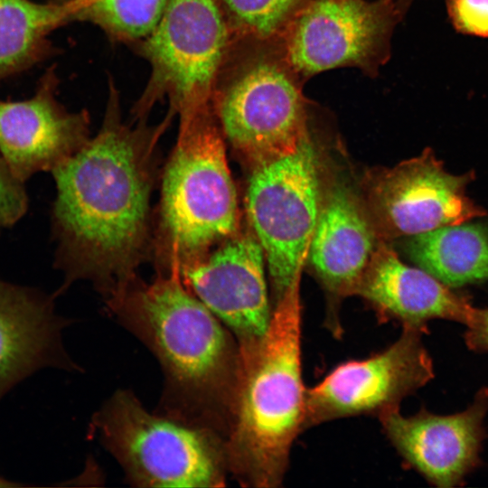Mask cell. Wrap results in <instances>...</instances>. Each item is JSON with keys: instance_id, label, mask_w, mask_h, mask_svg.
Masks as SVG:
<instances>
[{"instance_id": "obj_1", "label": "cell", "mask_w": 488, "mask_h": 488, "mask_svg": "<svg viewBox=\"0 0 488 488\" xmlns=\"http://www.w3.org/2000/svg\"><path fill=\"white\" fill-rule=\"evenodd\" d=\"M120 93L112 78L101 127L93 137L52 171L56 197L52 233L56 266L65 289L82 278L106 296L136 276L152 248L151 195L157 177V143L171 123L123 120Z\"/></svg>"}, {"instance_id": "obj_2", "label": "cell", "mask_w": 488, "mask_h": 488, "mask_svg": "<svg viewBox=\"0 0 488 488\" xmlns=\"http://www.w3.org/2000/svg\"><path fill=\"white\" fill-rule=\"evenodd\" d=\"M107 304L160 361L168 417L210 429L218 405L230 410L238 353L217 316L179 273L158 272L150 283L136 277Z\"/></svg>"}, {"instance_id": "obj_3", "label": "cell", "mask_w": 488, "mask_h": 488, "mask_svg": "<svg viewBox=\"0 0 488 488\" xmlns=\"http://www.w3.org/2000/svg\"><path fill=\"white\" fill-rule=\"evenodd\" d=\"M299 283L279 300L265 333L239 342L225 458L239 478L277 486L303 427Z\"/></svg>"}, {"instance_id": "obj_4", "label": "cell", "mask_w": 488, "mask_h": 488, "mask_svg": "<svg viewBox=\"0 0 488 488\" xmlns=\"http://www.w3.org/2000/svg\"><path fill=\"white\" fill-rule=\"evenodd\" d=\"M162 175L152 248L158 272L180 275L236 235L237 194L213 106L179 117Z\"/></svg>"}, {"instance_id": "obj_5", "label": "cell", "mask_w": 488, "mask_h": 488, "mask_svg": "<svg viewBox=\"0 0 488 488\" xmlns=\"http://www.w3.org/2000/svg\"><path fill=\"white\" fill-rule=\"evenodd\" d=\"M303 82L283 37L231 36L211 101L224 137L254 166L294 153L307 135Z\"/></svg>"}, {"instance_id": "obj_6", "label": "cell", "mask_w": 488, "mask_h": 488, "mask_svg": "<svg viewBox=\"0 0 488 488\" xmlns=\"http://www.w3.org/2000/svg\"><path fill=\"white\" fill-rule=\"evenodd\" d=\"M94 424L135 485H223L225 453L210 429L150 414L127 390L116 392Z\"/></svg>"}, {"instance_id": "obj_7", "label": "cell", "mask_w": 488, "mask_h": 488, "mask_svg": "<svg viewBox=\"0 0 488 488\" xmlns=\"http://www.w3.org/2000/svg\"><path fill=\"white\" fill-rule=\"evenodd\" d=\"M231 40L218 0H169L155 31L134 46L151 72L134 120L159 101L179 117L212 105L213 84Z\"/></svg>"}, {"instance_id": "obj_8", "label": "cell", "mask_w": 488, "mask_h": 488, "mask_svg": "<svg viewBox=\"0 0 488 488\" xmlns=\"http://www.w3.org/2000/svg\"><path fill=\"white\" fill-rule=\"evenodd\" d=\"M245 202L277 301L300 281L321 209L317 161L308 133L294 153L254 166Z\"/></svg>"}, {"instance_id": "obj_9", "label": "cell", "mask_w": 488, "mask_h": 488, "mask_svg": "<svg viewBox=\"0 0 488 488\" xmlns=\"http://www.w3.org/2000/svg\"><path fill=\"white\" fill-rule=\"evenodd\" d=\"M402 18L394 0H311L283 38L304 81L341 67L376 77L390 57L394 29Z\"/></svg>"}, {"instance_id": "obj_10", "label": "cell", "mask_w": 488, "mask_h": 488, "mask_svg": "<svg viewBox=\"0 0 488 488\" xmlns=\"http://www.w3.org/2000/svg\"><path fill=\"white\" fill-rule=\"evenodd\" d=\"M474 178V171L449 173L431 147L380 170L370 189L376 230L386 239L408 238L486 216L467 195Z\"/></svg>"}, {"instance_id": "obj_11", "label": "cell", "mask_w": 488, "mask_h": 488, "mask_svg": "<svg viewBox=\"0 0 488 488\" xmlns=\"http://www.w3.org/2000/svg\"><path fill=\"white\" fill-rule=\"evenodd\" d=\"M399 338L363 361L337 366L305 391L303 427L333 418L399 408L408 394L434 377L423 329L403 326Z\"/></svg>"}, {"instance_id": "obj_12", "label": "cell", "mask_w": 488, "mask_h": 488, "mask_svg": "<svg viewBox=\"0 0 488 488\" xmlns=\"http://www.w3.org/2000/svg\"><path fill=\"white\" fill-rule=\"evenodd\" d=\"M488 389L479 390L465 410L436 415L426 410L404 417L399 408L380 413L386 433L403 458L440 488L460 485L480 464L485 436Z\"/></svg>"}, {"instance_id": "obj_13", "label": "cell", "mask_w": 488, "mask_h": 488, "mask_svg": "<svg viewBox=\"0 0 488 488\" xmlns=\"http://www.w3.org/2000/svg\"><path fill=\"white\" fill-rule=\"evenodd\" d=\"M58 85L52 66L30 99L0 100V155L23 182L52 172L90 138L88 111L67 110L57 99Z\"/></svg>"}, {"instance_id": "obj_14", "label": "cell", "mask_w": 488, "mask_h": 488, "mask_svg": "<svg viewBox=\"0 0 488 488\" xmlns=\"http://www.w3.org/2000/svg\"><path fill=\"white\" fill-rule=\"evenodd\" d=\"M264 259L255 235H234L181 274L190 291L239 342L261 337L270 322Z\"/></svg>"}, {"instance_id": "obj_15", "label": "cell", "mask_w": 488, "mask_h": 488, "mask_svg": "<svg viewBox=\"0 0 488 488\" xmlns=\"http://www.w3.org/2000/svg\"><path fill=\"white\" fill-rule=\"evenodd\" d=\"M354 293L403 326L423 330L434 319L465 325L474 310L465 296L425 270L406 265L384 242L377 244Z\"/></svg>"}, {"instance_id": "obj_16", "label": "cell", "mask_w": 488, "mask_h": 488, "mask_svg": "<svg viewBox=\"0 0 488 488\" xmlns=\"http://www.w3.org/2000/svg\"><path fill=\"white\" fill-rule=\"evenodd\" d=\"M62 326L52 298L0 279V400L39 369L65 364Z\"/></svg>"}, {"instance_id": "obj_17", "label": "cell", "mask_w": 488, "mask_h": 488, "mask_svg": "<svg viewBox=\"0 0 488 488\" xmlns=\"http://www.w3.org/2000/svg\"><path fill=\"white\" fill-rule=\"evenodd\" d=\"M376 233L348 188L330 190L321 203L308 256L331 294L343 296L354 293L377 247Z\"/></svg>"}, {"instance_id": "obj_18", "label": "cell", "mask_w": 488, "mask_h": 488, "mask_svg": "<svg viewBox=\"0 0 488 488\" xmlns=\"http://www.w3.org/2000/svg\"><path fill=\"white\" fill-rule=\"evenodd\" d=\"M87 0H0V82L53 52L49 35L76 22Z\"/></svg>"}, {"instance_id": "obj_19", "label": "cell", "mask_w": 488, "mask_h": 488, "mask_svg": "<svg viewBox=\"0 0 488 488\" xmlns=\"http://www.w3.org/2000/svg\"><path fill=\"white\" fill-rule=\"evenodd\" d=\"M404 249L418 267L451 288L488 281V227L482 223L408 237Z\"/></svg>"}, {"instance_id": "obj_20", "label": "cell", "mask_w": 488, "mask_h": 488, "mask_svg": "<svg viewBox=\"0 0 488 488\" xmlns=\"http://www.w3.org/2000/svg\"><path fill=\"white\" fill-rule=\"evenodd\" d=\"M169 0H88L76 22L96 25L113 42L131 47L158 25Z\"/></svg>"}, {"instance_id": "obj_21", "label": "cell", "mask_w": 488, "mask_h": 488, "mask_svg": "<svg viewBox=\"0 0 488 488\" xmlns=\"http://www.w3.org/2000/svg\"><path fill=\"white\" fill-rule=\"evenodd\" d=\"M311 0H218L232 35L283 37Z\"/></svg>"}, {"instance_id": "obj_22", "label": "cell", "mask_w": 488, "mask_h": 488, "mask_svg": "<svg viewBox=\"0 0 488 488\" xmlns=\"http://www.w3.org/2000/svg\"><path fill=\"white\" fill-rule=\"evenodd\" d=\"M24 183L0 155V234L20 221L28 209Z\"/></svg>"}, {"instance_id": "obj_23", "label": "cell", "mask_w": 488, "mask_h": 488, "mask_svg": "<svg viewBox=\"0 0 488 488\" xmlns=\"http://www.w3.org/2000/svg\"><path fill=\"white\" fill-rule=\"evenodd\" d=\"M446 5L458 33L488 39V0H446Z\"/></svg>"}, {"instance_id": "obj_24", "label": "cell", "mask_w": 488, "mask_h": 488, "mask_svg": "<svg viewBox=\"0 0 488 488\" xmlns=\"http://www.w3.org/2000/svg\"><path fill=\"white\" fill-rule=\"evenodd\" d=\"M465 327V340L468 348L488 352V307H474Z\"/></svg>"}, {"instance_id": "obj_25", "label": "cell", "mask_w": 488, "mask_h": 488, "mask_svg": "<svg viewBox=\"0 0 488 488\" xmlns=\"http://www.w3.org/2000/svg\"><path fill=\"white\" fill-rule=\"evenodd\" d=\"M414 0H394L396 7L402 17L405 16Z\"/></svg>"}, {"instance_id": "obj_26", "label": "cell", "mask_w": 488, "mask_h": 488, "mask_svg": "<svg viewBox=\"0 0 488 488\" xmlns=\"http://www.w3.org/2000/svg\"><path fill=\"white\" fill-rule=\"evenodd\" d=\"M23 484H21V483H15V482H12L10 480H7V479L0 476V488H2V487H20V486H23Z\"/></svg>"}]
</instances>
